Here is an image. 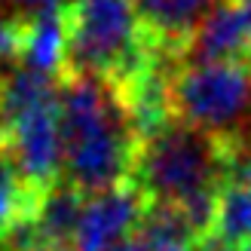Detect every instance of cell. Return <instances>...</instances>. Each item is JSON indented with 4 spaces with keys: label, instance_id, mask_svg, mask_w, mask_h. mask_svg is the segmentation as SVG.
<instances>
[{
    "label": "cell",
    "instance_id": "obj_1",
    "mask_svg": "<svg viewBox=\"0 0 251 251\" xmlns=\"http://www.w3.org/2000/svg\"><path fill=\"white\" fill-rule=\"evenodd\" d=\"M58 117L65 144V175L86 196L129 181L138 135L120 95L104 80L83 74L58 77Z\"/></svg>",
    "mask_w": 251,
    "mask_h": 251
},
{
    "label": "cell",
    "instance_id": "obj_2",
    "mask_svg": "<svg viewBox=\"0 0 251 251\" xmlns=\"http://www.w3.org/2000/svg\"><path fill=\"white\" fill-rule=\"evenodd\" d=\"M65 71L123 86L162 46L135 0H68L65 6Z\"/></svg>",
    "mask_w": 251,
    "mask_h": 251
},
{
    "label": "cell",
    "instance_id": "obj_3",
    "mask_svg": "<svg viewBox=\"0 0 251 251\" xmlns=\"http://www.w3.org/2000/svg\"><path fill=\"white\" fill-rule=\"evenodd\" d=\"M224 153L227 138H211L172 120L166 129L138 141L129 181L150 202L181 205L224 184Z\"/></svg>",
    "mask_w": 251,
    "mask_h": 251
},
{
    "label": "cell",
    "instance_id": "obj_4",
    "mask_svg": "<svg viewBox=\"0 0 251 251\" xmlns=\"http://www.w3.org/2000/svg\"><path fill=\"white\" fill-rule=\"evenodd\" d=\"M251 68L245 61L181 65L172 80V117L211 138L245 135Z\"/></svg>",
    "mask_w": 251,
    "mask_h": 251
},
{
    "label": "cell",
    "instance_id": "obj_5",
    "mask_svg": "<svg viewBox=\"0 0 251 251\" xmlns=\"http://www.w3.org/2000/svg\"><path fill=\"white\" fill-rule=\"evenodd\" d=\"M19 178L31 190L43 193L65 175V144H61L58 98L40 104L6 123V150Z\"/></svg>",
    "mask_w": 251,
    "mask_h": 251
},
{
    "label": "cell",
    "instance_id": "obj_6",
    "mask_svg": "<svg viewBox=\"0 0 251 251\" xmlns=\"http://www.w3.org/2000/svg\"><path fill=\"white\" fill-rule=\"evenodd\" d=\"M147 208H150V199L132 181H123L104 193L89 196L83 205L77 236H74V251L117 248L123 239H129L138 230V224L147 215Z\"/></svg>",
    "mask_w": 251,
    "mask_h": 251
},
{
    "label": "cell",
    "instance_id": "obj_7",
    "mask_svg": "<svg viewBox=\"0 0 251 251\" xmlns=\"http://www.w3.org/2000/svg\"><path fill=\"white\" fill-rule=\"evenodd\" d=\"M251 55V0H218L184 43V65H224Z\"/></svg>",
    "mask_w": 251,
    "mask_h": 251
},
{
    "label": "cell",
    "instance_id": "obj_8",
    "mask_svg": "<svg viewBox=\"0 0 251 251\" xmlns=\"http://www.w3.org/2000/svg\"><path fill=\"white\" fill-rule=\"evenodd\" d=\"M65 12L61 6L34 9L31 16H19V55L16 65L61 77L65 71Z\"/></svg>",
    "mask_w": 251,
    "mask_h": 251
},
{
    "label": "cell",
    "instance_id": "obj_9",
    "mask_svg": "<svg viewBox=\"0 0 251 251\" xmlns=\"http://www.w3.org/2000/svg\"><path fill=\"white\" fill-rule=\"evenodd\" d=\"M86 199L89 196L83 190H77L65 178L40 193L37 208H34V221H37V230H40L49 251H71L74 248V236H77Z\"/></svg>",
    "mask_w": 251,
    "mask_h": 251
},
{
    "label": "cell",
    "instance_id": "obj_10",
    "mask_svg": "<svg viewBox=\"0 0 251 251\" xmlns=\"http://www.w3.org/2000/svg\"><path fill=\"white\" fill-rule=\"evenodd\" d=\"M215 3L218 0H135L138 16L144 19L150 34L175 52H184V43Z\"/></svg>",
    "mask_w": 251,
    "mask_h": 251
},
{
    "label": "cell",
    "instance_id": "obj_11",
    "mask_svg": "<svg viewBox=\"0 0 251 251\" xmlns=\"http://www.w3.org/2000/svg\"><path fill=\"white\" fill-rule=\"evenodd\" d=\"M251 242V190L242 184L224 181L218 187L215 227L208 239L199 242L205 251H239Z\"/></svg>",
    "mask_w": 251,
    "mask_h": 251
},
{
    "label": "cell",
    "instance_id": "obj_12",
    "mask_svg": "<svg viewBox=\"0 0 251 251\" xmlns=\"http://www.w3.org/2000/svg\"><path fill=\"white\" fill-rule=\"evenodd\" d=\"M135 251H196L199 239L190 230L184 211L178 205L150 202L147 215L132 233Z\"/></svg>",
    "mask_w": 251,
    "mask_h": 251
},
{
    "label": "cell",
    "instance_id": "obj_13",
    "mask_svg": "<svg viewBox=\"0 0 251 251\" xmlns=\"http://www.w3.org/2000/svg\"><path fill=\"white\" fill-rule=\"evenodd\" d=\"M37 199H40V193L31 190V187L19 178V172L9 162L6 153H0V236H3L19 218L31 215L37 208Z\"/></svg>",
    "mask_w": 251,
    "mask_h": 251
},
{
    "label": "cell",
    "instance_id": "obj_14",
    "mask_svg": "<svg viewBox=\"0 0 251 251\" xmlns=\"http://www.w3.org/2000/svg\"><path fill=\"white\" fill-rule=\"evenodd\" d=\"M224 181L242 184L251 190V132L227 138V153H224Z\"/></svg>",
    "mask_w": 251,
    "mask_h": 251
},
{
    "label": "cell",
    "instance_id": "obj_15",
    "mask_svg": "<svg viewBox=\"0 0 251 251\" xmlns=\"http://www.w3.org/2000/svg\"><path fill=\"white\" fill-rule=\"evenodd\" d=\"M19 55V16L6 19L0 12V61H16Z\"/></svg>",
    "mask_w": 251,
    "mask_h": 251
},
{
    "label": "cell",
    "instance_id": "obj_16",
    "mask_svg": "<svg viewBox=\"0 0 251 251\" xmlns=\"http://www.w3.org/2000/svg\"><path fill=\"white\" fill-rule=\"evenodd\" d=\"M9 3H19V6H37V9H46V6H65L68 0H0V6H9Z\"/></svg>",
    "mask_w": 251,
    "mask_h": 251
},
{
    "label": "cell",
    "instance_id": "obj_17",
    "mask_svg": "<svg viewBox=\"0 0 251 251\" xmlns=\"http://www.w3.org/2000/svg\"><path fill=\"white\" fill-rule=\"evenodd\" d=\"M6 150V117H3V107H0V153Z\"/></svg>",
    "mask_w": 251,
    "mask_h": 251
},
{
    "label": "cell",
    "instance_id": "obj_18",
    "mask_svg": "<svg viewBox=\"0 0 251 251\" xmlns=\"http://www.w3.org/2000/svg\"><path fill=\"white\" fill-rule=\"evenodd\" d=\"M239 251H251V242H248V245H245V248H239Z\"/></svg>",
    "mask_w": 251,
    "mask_h": 251
},
{
    "label": "cell",
    "instance_id": "obj_19",
    "mask_svg": "<svg viewBox=\"0 0 251 251\" xmlns=\"http://www.w3.org/2000/svg\"><path fill=\"white\" fill-rule=\"evenodd\" d=\"M245 65H248V68H251V55H248V61H245Z\"/></svg>",
    "mask_w": 251,
    "mask_h": 251
},
{
    "label": "cell",
    "instance_id": "obj_20",
    "mask_svg": "<svg viewBox=\"0 0 251 251\" xmlns=\"http://www.w3.org/2000/svg\"><path fill=\"white\" fill-rule=\"evenodd\" d=\"M71 251H74V248H71Z\"/></svg>",
    "mask_w": 251,
    "mask_h": 251
}]
</instances>
